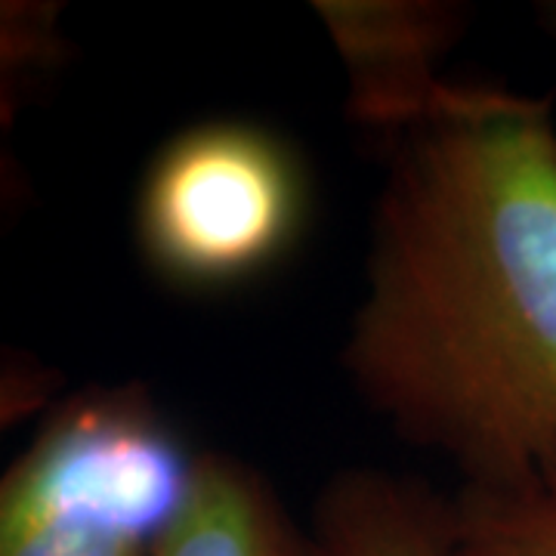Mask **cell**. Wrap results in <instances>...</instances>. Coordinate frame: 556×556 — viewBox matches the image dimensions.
<instances>
[{
	"instance_id": "6da1fadb",
	"label": "cell",
	"mask_w": 556,
	"mask_h": 556,
	"mask_svg": "<svg viewBox=\"0 0 556 556\" xmlns=\"http://www.w3.org/2000/svg\"><path fill=\"white\" fill-rule=\"evenodd\" d=\"M343 368L464 485L517 492L556 477L551 100L452 84L430 118L390 139Z\"/></svg>"
},
{
	"instance_id": "7a4b0ae2",
	"label": "cell",
	"mask_w": 556,
	"mask_h": 556,
	"mask_svg": "<svg viewBox=\"0 0 556 556\" xmlns=\"http://www.w3.org/2000/svg\"><path fill=\"white\" fill-rule=\"evenodd\" d=\"M199 457L139 387L84 390L3 479L0 556H152Z\"/></svg>"
},
{
	"instance_id": "3957f363",
	"label": "cell",
	"mask_w": 556,
	"mask_h": 556,
	"mask_svg": "<svg viewBox=\"0 0 556 556\" xmlns=\"http://www.w3.org/2000/svg\"><path fill=\"white\" fill-rule=\"evenodd\" d=\"M309 179L285 139L248 121H207L161 146L139 182L137 248L179 291H226L291 254Z\"/></svg>"
},
{
	"instance_id": "277c9868",
	"label": "cell",
	"mask_w": 556,
	"mask_h": 556,
	"mask_svg": "<svg viewBox=\"0 0 556 556\" xmlns=\"http://www.w3.org/2000/svg\"><path fill=\"white\" fill-rule=\"evenodd\" d=\"M313 10L343 60L346 115L356 124L396 139L437 112L452 87L439 78V62L464 35L467 7L445 0H318Z\"/></svg>"
},
{
	"instance_id": "5b68a950",
	"label": "cell",
	"mask_w": 556,
	"mask_h": 556,
	"mask_svg": "<svg viewBox=\"0 0 556 556\" xmlns=\"http://www.w3.org/2000/svg\"><path fill=\"white\" fill-rule=\"evenodd\" d=\"M152 556H328L251 464L201 455L192 495Z\"/></svg>"
},
{
	"instance_id": "8992f818",
	"label": "cell",
	"mask_w": 556,
	"mask_h": 556,
	"mask_svg": "<svg viewBox=\"0 0 556 556\" xmlns=\"http://www.w3.org/2000/svg\"><path fill=\"white\" fill-rule=\"evenodd\" d=\"M316 538L328 556H448L452 501L417 479L346 470L318 497Z\"/></svg>"
},
{
	"instance_id": "52a82bcc",
	"label": "cell",
	"mask_w": 556,
	"mask_h": 556,
	"mask_svg": "<svg viewBox=\"0 0 556 556\" xmlns=\"http://www.w3.org/2000/svg\"><path fill=\"white\" fill-rule=\"evenodd\" d=\"M448 556H556V477L517 492L464 485Z\"/></svg>"
},
{
	"instance_id": "ba28073f",
	"label": "cell",
	"mask_w": 556,
	"mask_h": 556,
	"mask_svg": "<svg viewBox=\"0 0 556 556\" xmlns=\"http://www.w3.org/2000/svg\"><path fill=\"white\" fill-rule=\"evenodd\" d=\"M60 56L56 7L7 3L3 7V62L20 78L31 65H47Z\"/></svg>"
},
{
	"instance_id": "9c48e42d",
	"label": "cell",
	"mask_w": 556,
	"mask_h": 556,
	"mask_svg": "<svg viewBox=\"0 0 556 556\" xmlns=\"http://www.w3.org/2000/svg\"><path fill=\"white\" fill-rule=\"evenodd\" d=\"M538 20H541V25H544L551 35H556V3H541V7H538Z\"/></svg>"
}]
</instances>
